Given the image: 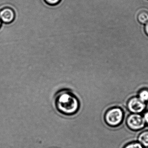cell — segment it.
Instances as JSON below:
<instances>
[{
  "mask_svg": "<svg viewBox=\"0 0 148 148\" xmlns=\"http://www.w3.org/2000/svg\"><path fill=\"white\" fill-rule=\"evenodd\" d=\"M138 97L143 103H146L148 102V90L143 89L141 90L138 93Z\"/></svg>",
  "mask_w": 148,
  "mask_h": 148,
  "instance_id": "cell-8",
  "label": "cell"
},
{
  "mask_svg": "<svg viewBox=\"0 0 148 148\" xmlns=\"http://www.w3.org/2000/svg\"><path fill=\"white\" fill-rule=\"evenodd\" d=\"M143 117L146 125H148V111L144 112L142 114Z\"/></svg>",
  "mask_w": 148,
  "mask_h": 148,
  "instance_id": "cell-11",
  "label": "cell"
},
{
  "mask_svg": "<svg viewBox=\"0 0 148 148\" xmlns=\"http://www.w3.org/2000/svg\"><path fill=\"white\" fill-rule=\"evenodd\" d=\"M145 32L146 35L148 36V22L145 24L144 27Z\"/></svg>",
  "mask_w": 148,
  "mask_h": 148,
  "instance_id": "cell-12",
  "label": "cell"
},
{
  "mask_svg": "<svg viewBox=\"0 0 148 148\" xmlns=\"http://www.w3.org/2000/svg\"><path fill=\"white\" fill-rule=\"evenodd\" d=\"M137 20L140 24L145 25L148 22V12L146 11H140L138 14Z\"/></svg>",
  "mask_w": 148,
  "mask_h": 148,
  "instance_id": "cell-7",
  "label": "cell"
},
{
  "mask_svg": "<svg viewBox=\"0 0 148 148\" xmlns=\"http://www.w3.org/2000/svg\"><path fill=\"white\" fill-rule=\"evenodd\" d=\"M1 25H2V21H1V18H0V28L1 27Z\"/></svg>",
  "mask_w": 148,
  "mask_h": 148,
  "instance_id": "cell-13",
  "label": "cell"
},
{
  "mask_svg": "<svg viewBox=\"0 0 148 148\" xmlns=\"http://www.w3.org/2000/svg\"><path fill=\"white\" fill-rule=\"evenodd\" d=\"M126 124L132 130L137 131L143 129L146 125L143 115L137 113H131L126 119Z\"/></svg>",
  "mask_w": 148,
  "mask_h": 148,
  "instance_id": "cell-3",
  "label": "cell"
},
{
  "mask_svg": "<svg viewBox=\"0 0 148 148\" xmlns=\"http://www.w3.org/2000/svg\"><path fill=\"white\" fill-rule=\"evenodd\" d=\"M124 148H145L140 143L138 142H132L126 145Z\"/></svg>",
  "mask_w": 148,
  "mask_h": 148,
  "instance_id": "cell-9",
  "label": "cell"
},
{
  "mask_svg": "<svg viewBox=\"0 0 148 148\" xmlns=\"http://www.w3.org/2000/svg\"><path fill=\"white\" fill-rule=\"evenodd\" d=\"M15 13L12 8L5 7L0 10V18L3 23L10 24L12 23L15 18Z\"/></svg>",
  "mask_w": 148,
  "mask_h": 148,
  "instance_id": "cell-5",
  "label": "cell"
},
{
  "mask_svg": "<svg viewBox=\"0 0 148 148\" xmlns=\"http://www.w3.org/2000/svg\"><path fill=\"white\" fill-rule=\"evenodd\" d=\"M45 3L51 6H54L58 5L61 1V0H44Z\"/></svg>",
  "mask_w": 148,
  "mask_h": 148,
  "instance_id": "cell-10",
  "label": "cell"
},
{
  "mask_svg": "<svg viewBox=\"0 0 148 148\" xmlns=\"http://www.w3.org/2000/svg\"><path fill=\"white\" fill-rule=\"evenodd\" d=\"M127 108L132 113L142 114L145 110L146 104L141 101L138 97H134L128 101Z\"/></svg>",
  "mask_w": 148,
  "mask_h": 148,
  "instance_id": "cell-4",
  "label": "cell"
},
{
  "mask_svg": "<svg viewBox=\"0 0 148 148\" xmlns=\"http://www.w3.org/2000/svg\"><path fill=\"white\" fill-rule=\"evenodd\" d=\"M123 112L119 107H113L108 110L105 116L106 123L111 126L120 125L123 119Z\"/></svg>",
  "mask_w": 148,
  "mask_h": 148,
  "instance_id": "cell-2",
  "label": "cell"
},
{
  "mask_svg": "<svg viewBox=\"0 0 148 148\" xmlns=\"http://www.w3.org/2000/svg\"><path fill=\"white\" fill-rule=\"evenodd\" d=\"M55 104L59 112L67 116L76 114L80 107L77 98L71 91L67 90H61L57 93Z\"/></svg>",
  "mask_w": 148,
  "mask_h": 148,
  "instance_id": "cell-1",
  "label": "cell"
},
{
  "mask_svg": "<svg viewBox=\"0 0 148 148\" xmlns=\"http://www.w3.org/2000/svg\"><path fill=\"white\" fill-rule=\"evenodd\" d=\"M138 142L144 147H148V130L141 132L138 137Z\"/></svg>",
  "mask_w": 148,
  "mask_h": 148,
  "instance_id": "cell-6",
  "label": "cell"
}]
</instances>
